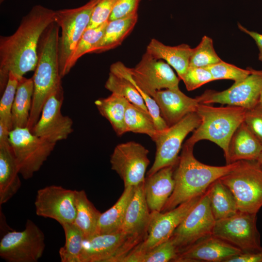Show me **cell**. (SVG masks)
I'll return each mask as SVG.
<instances>
[{"label": "cell", "instance_id": "obj_1", "mask_svg": "<svg viewBox=\"0 0 262 262\" xmlns=\"http://www.w3.org/2000/svg\"><path fill=\"white\" fill-rule=\"evenodd\" d=\"M55 11L41 5L33 6L24 16L12 34L0 37V92L3 93L12 72L21 78L34 71L41 36L54 21Z\"/></svg>", "mask_w": 262, "mask_h": 262}, {"label": "cell", "instance_id": "obj_2", "mask_svg": "<svg viewBox=\"0 0 262 262\" xmlns=\"http://www.w3.org/2000/svg\"><path fill=\"white\" fill-rule=\"evenodd\" d=\"M185 142L174 172L175 187L161 212L171 210L193 198L200 196L210 185L232 171L239 161L224 166L203 164L195 157L194 147Z\"/></svg>", "mask_w": 262, "mask_h": 262}, {"label": "cell", "instance_id": "obj_3", "mask_svg": "<svg viewBox=\"0 0 262 262\" xmlns=\"http://www.w3.org/2000/svg\"><path fill=\"white\" fill-rule=\"evenodd\" d=\"M60 30L59 25L52 22L44 31L38 43L37 60L32 77V107L27 126L31 131L39 120L48 98L62 84L59 58Z\"/></svg>", "mask_w": 262, "mask_h": 262}, {"label": "cell", "instance_id": "obj_4", "mask_svg": "<svg viewBox=\"0 0 262 262\" xmlns=\"http://www.w3.org/2000/svg\"><path fill=\"white\" fill-rule=\"evenodd\" d=\"M246 111L238 106L214 107L199 103L196 113L200 123L185 142L195 145L200 140L210 141L222 149L227 161L230 140L244 121Z\"/></svg>", "mask_w": 262, "mask_h": 262}, {"label": "cell", "instance_id": "obj_5", "mask_svg": "<svg viewBox=\"0 0 262 262\" xmlns=\"http://www.w3.org/2000/svg\"><path fill=\"white\" fill-rule=\"evenodd\" d=\"M230 190L238 211L257 213L262 207V170L256 161H240L220 178Z\"/></svg>", "mask_w": 262, "mask_h": 262}, {"label": "cell", "instance_id": "obj_6", "mask_svg": "<svg viewBox=\"0 0 262 262\" xmlns=\"http://www.w3.org/2000/svg\"><path fill=\"white\" fill-rule=\"evenodd\" d=\"M100 0H90L80 7L55 11L54 22L59 26L60 73L62 78L68 74L69 60L77 43L87 29L92 14Z\"/></svg>", "mask_w": 262, "mask_h": 262}, {"label": "cell", "instance_id": "obj_7", "mask_svg": "<svg viewBox=\"0 0 262 262\" xmlns=\"http://www.w3.org/2000/svg\"><path fill=\"white\" fill-rule=\"evenodd\" d=\"M201 196L193 198L163 213L150 212L145 238L125 256L126 262H138L142 254L168 240L176 229L198 202Z\"/></svg>", "mask_w": 262, "mask_h": 262}, {"label": "cell", "instance_id": "obj_8", "mask_svg": "<svg viewBox=\"0 0 262 262\" xmlns=\"http://www.w3.org/2000/svg\"><path fill=\"white\" fill-rule=\"evenodd\" d=\"M9 141L24 180L39 170L56 144L35 135L27 127L13 129Z\"/></svg>", "mask_w": 262, "mask_h": 262}, {"label": "cell", "instance_id": "obj_9", "mask_svg": "<svg viewBox=\"0 0 262 262\" xmlns=\"http://www.w3.org/2000/svg\"><path fill=\"white\" fill-rule=\"evenodd\" d=\"M45 237L30 219L22 231L6 232L0 241V257L8 262H37L45 248Z\"/></svg>", "mask_w": 262, "mask_h": 262}, {"label": "cell", "instance_id": "obj_10", "mask_svg": "<svg viewBox=\"0 0 262 262\" xmlns=\"http://www.w3.org/2000/svg\"><path fill=\"white\" fill-rule=\"evenodd\" d=\"M200 123L199 116L196 112H194L186 115L166 129L159 131L153 140L156 145L155 160L147 173V176L164 167L176 165L179 161V153L184 139Z\"/></svg>", "mask_w": 262, "mask_h": 262}, {"label": "cell", "instance_id": "obj_11", "mask_svg": "<svg viewBox=\"0 0 262 262\" xmlns=\"http://www.w3.org/2000/svg\"><path fill=\"white\" fill-rule=\"evenodd\" d=\"M257 219V213L238 211L229 217L216 220L212 235L242 252L259 249L262 246Z\"/></svg>", "mask_w": 262, "mask_h": 262}, {"label": "cell", "instance_id": "obj_12", "mask_svg": "<svg viewBox=\"0 0 262 262\" xmlns=\"http://www.w3.org/2000/svg\"><path fill=\"white\" fill-rule=\"evenodd\" d=\"M251 68V73L242 81L234 82L222 91L207 90L196 98L200 104L220 103L242 107L246 110L259 103L262 92V70Z\"/></svg>", "mask_w": 262, "mask_h": 262}, {"label": "cell", "instance_id": "obj_13", "mask_svg": "<svg viewBox=\"0 0 262 262\" xmlns=\"http://www.w3.org/2000/svg\"><path fill=\"white\" fill-rule=\"evenodd\" d=\"M148 149L133 141L117 145L110 158L112 170L123 180L124 187L136 186L145 181L149 165Z\"/></svg>", "mask_w": 262, "mask_h": 262}, {"label": "cell", "instance_id": "obj_14", "mask_svg": "<svg viewBox=\"0 0 262 262\" xmlns=\"http://www.w3.org/2000/svg\"><path fill=\"white\" fill-rule=\"evenodd\" d=\"M64 94L61 84L45 102L39 120L31 130L35 135L55 144L66 139L73 131L72 119L61 112Z\"/></svg>", "mask_w": 262, "mask_h": 262}, {"label": "cell", "instance_id": "obj_15", "mask_svg": "<svg viewBox=\"0 0 262 262\" xmlns=\"http://www.w3.org/2000/svg\"><path fill=\"white\" fill-rule=\"evenodd\" d=\"M215 222L205 192L176 229L170 238L179 252L196 242L212 235Z\"/></svg>", "mask_w": 262, "mask_h": 262}, {"label": "cell", "instance_id": "obj_16", "mask_svg": "<svg viewBox=\"0 0 262 262\" xmlns=\"http://www.w3.org/2000/svg\"><path fill=\"white\" fill-rule=\"evenodd\" d=\"M75 193L76 190L55 185L39 189L34 201L36 215L54 219L61 226L74 223L76 213Z\"/></svg>", "mask_w": 262, "mask_h": 262}, {"label": "cell", "instance_id": "obj_17", "mask_svg": "<svg viewBox=\"0 0 262 262\" xmlns=\"http://www.w3.org/2000/svg\"><path fill=\"white\" fill-rule=\"evenodd\" d=\"M136 84L149 96L163 89L178 88L180 79L170 66L146 52L138 64L129 68Z\"/></svg>", "mask_w": 262, "mask_h": 262}, {"label": "cell", "instance_id": "obj_18", "mask_svg": "<svg viewBox=\"0 0 262 262\" xmlns=\"http://www.w3.org/2000/svg\"><path fill=\"white\" fill-rule=\"evenodd\" d=\"M242 251L211 235L179 251L175 262H226Z\"/></svg>", "mask_w": 262, "mask_h": 262}, {"label": "cell", "instance_id": "obj_19", "mask_svg": "<svg viewBox=\"0 0 262 262\" xmlns=\"http://www.w3.org/2000/svg\"><path fill=\"white\" fill-rule=\"evenodd\" d=\"M128 238L120 230L84 238L80 262H111L120 254Z\"/></svg>", "mask_w": 262, "mask_h": 262}, {"label": "cell", "instance_id": "obj_20", "mask_svg": "<svg viewBox=\"0 0 262 262\" xmlns=\"http://www.w3.org/2000/svg\"><path fill=\"white\" fill-rule=\"evenodd\" d=\"M151 97L158 105L161 115L168 127L196 112L199 104L196 98L186 96L179 88L157 91Z\"/></svg>", "mask_w": 262, "mask_h": 262}, {"label": "cell", "instance_id": "obj_21", "mask_svg": "<svg viewBox=\"0 0 262 262\" xmlns=\"http://www.w3.org/2000/svg\"><path fill=\"white\" fill-rule=\"evenodd\" d=\"M144 182L134 186L120 229L129 238L146 237L147 235L150 211L145 197Z\"/></svg>", "mask_w": 262, "mask_h": 262}, {"label": "cell", "instance_id": "obj_22", "mask_svg": "<svg viewBox=\"0 0 262 262\" xmlns=\"http://www.w3.org/2000/svg\"><path fill=\"white\" fill-rule=\"evenodd\" d=\"M176 165L164 167L145 179L144 193L150 212H161L172 194Z\"/></svg>", "mask_w": 262, "mask_h": 262}, {"label": "cell", "instance_id": "obj_23", "mask_svg": "<svg viewBox=\"0 0 262 262\" xmlns=\"http://www.w3.org/2000/svg\"><path fill=\"white\" fill-rule=\"evenodd\" d=\"M18 164L9 140L0 141V205L7 202L21 187Z\"/></svg>", "mask_w": 262, "mask_h": 262}, {"label": "cell", "instance_id": "obj_24", "mask_svg": "<svg viewBox=\"0 0 262 262\" xmlns=\"http://www.w3.org/2000/svg\"><path fill=\"white\" fill-rule=\"evenodd\" d=\"M262 151V144L243 121L230 140L226 164L240 161H257Z\"/></svg>", "mask_w": 262, "mask_h": 262}, {"label": "cell", "instance_id": "obj_25", "mask_svg": "<svg viewBox=\"0 0 262 262\" xmlns=\"http://www.w3.org/2000/svg\"><path fill=\"white\" fill-rule=\"evenodd\" d=\"M192 51L193 49L187 44L169 46L155 38L150 40L146 49V52L154 58L165 60L176 70L181 80L189 67Z\"/></svg>", "mask_w": 262, "mask_h": 262}, {"label": "cell", "instance_id": "obj_26", "mask_svg": "<svg viewBox=\"0 0 262 262\" xmlns=\"http://www.w3.org/2000/svg\"><path fill=\"white\" fill-rule=\"evenodd\" d=\"M138 20V14L108 21L104 34L91 53H99L120 45L131 32Z\"/></svg>", "mask_w": 262, "mask_h": 262}, {"label": "cell", "instance_id": "obj_27", "mask_svg": "<svg viewBox=\"0 0 262 262\" xmlns=\"http://www.w3.org/2000/svg\"><path fill=\"white\" fill-rule=\"evenodd\" d=\"M33 95V78H19L12 110L13 129L27 127Z\"/></svg>", "mask_w": 262, "mask_h": 262}, {"label": "cell", "instance_id": "obj_28", "mask_svg": "<svg viewBox=\"0 0 262 262\" xmlns=\"http://www.w3.org/2000/svg\"><path fill=\"white\" fill-rule=\"evenodd\" d=\"M206 193L216 220L229 217L238 212L233 194L220 179L210 185Z\"/></svg>", "mask_w": 262, "mask_h": 262}, {"label": "cell", "instance_id": "obj_29", "mask_svg": "<svg viewBox=\"0 0 262 262\" xmlns=\"http://www.w3.org/2000/svg\"><path fill=\"white\" fill-rule=\"evenodd\" d=\"M134 190L133 186L124 187V190L116 203L99 218L96 234L111 233L120 231L126 209Z\"/></svg>", "mask_w": 262, "mask_h": 262}, {"label": "cell", "instance_id": "obj_30", "mask_svg": "<svg viewBox=\"0 0 262 262\" xmlns=\"http://www.w3.org/2000/svg\"><path fill=\"white\" fill-rule=\"evenodd\" d=\"M128 102L125 98L115 93L95 101L99 114L109 121L118 136L126 132L125 114Z\"/></svg>", "mask_w": 262, "mask_h": 262}, {"label": "cell", "instance_id": "obj_31", "mask_svg": "<svg viewBox=\"0 0 262 262\" xmlns=\"http://www.w3.org/2000/svg\"><path fill=\"white\" fill-rule=\"evenodd\" d=\"M76 213L74 224L82 231L84 238L96 234L101 213L89 200L84 190H76Z\"/></svg>", "mask_w": 262, "mask_h": 262}, {"label": "cell", "instance_id": "obj_32", "mask_svg": "<svg viewBox=\"0 0 262 262\" xmlns=\"http://www.w3.org/2000/svg\"><path fill=\"white\" fill-rule=\"evenodd\" d=\"M125 124L126 132L146 134L153 141L159 132L149 112L129 101L125 111Z\"/></svg>", "mask_w": 262, "mask_h": 262}, {"label": "cell", "instance_id": "obj_33", "mask_svg": "<svg viewBox=\"0 0 262 262\" xmlns=\"http://www.w3.org/2000/svg\"><path fill=\"white\" fill-rule=\"evenodd\" d=\"M62 226L65 235V244L59 251L61 262H80L84 235L74 223H66Z\"/></svg>", "mask_w": 262, "mask_h": 262}, {"label": "cell", "instance_id": "obj_34", "mask_svg": "<svg viewBox=\"0 0 262 262\" xmlns=\"http://www.w3.org/2000/svg\"><path fill=\"white\" fill-rule=\"evenodd\" d=\"M105 87L112 93L125 98L130 102L149 112L143 97L129 80L110 72Z\"/></svg>", "mask_w": 262, "mask_h": 262}, {"label": "cell", "instance_id": "obj_35", "mask_svg": "<svg viewBox=\"0 0 262 262\" xmlns=\"http://www.w3.org/2000/svg\"><path fill=\"white\" fill-rule=\"evenodd\" d=\"M110 72L115 75L120 76L130 81L136 87L143 97L147 109L152 116L156 129L159 131L164 130L168 128L165 121L162 117L158 105L154 99L146 94L135 83L130 72L129 68L121 62L113 64L110 69Z\"/></svg>", "mask_w": 262, "mask_h": 262}, {"label": "cell", "instance_id": "obj_36", "mask_svg": "<svg viewBox=\"0 0 262 262\" xmlns=\"http://www.w3.org/2000/svg\"><path fill=\"white\" fill-rule=\"evenodd\" d=\"M108 22V21L97 27L87 29L85 31L77 43L69 60L67 67L68 73L81 57L85 54L91 53L101 39Z\"/></svg>", "mask_w": 262, "mask_h": 262}, {"label": "cell", "instance_id": "obj_37", "mask_svg": "<svg viewBox=\"0 0 262 262\" xmlns=\"http://www.w3.org/2000/svg\"><path fill=\"white\" fill-rule=\"evenodd\" d=\"M221 61L214 50L212 39L205 35L199 44L193 49L189 66L206 67Z\"/></svg>", "mask_w": 262, "mask_h": 262}, {"label": "cell", "instance_id": "obj_38", "mask_svg": "<svg viewBox=\"0 0 262 262\" xmlns=\"http://www.w3.org/2000/svg\"><path fill=\"white\" fill-rule=\"evenodd\" d=\"M19 79L12 72H9L8 82L0 101V123L10 131L13 129L12 110Z\"/></svg>", "mask_w": 262, "mask_h": 262}, {"label": "cell", "instance_id": "obj_39", "mask_svg": "<svg viewBox=\"0 0 262 262\" xmlns=\"http://www.w3.org/2000/svg\"><path fill=\"white\" fill-rule=\"evenodd\" d=\"M211 73L214 81L231 80L237 82L246 78L251 73V68L238 67L223 61L206 67Z\"/></svg>", "mask_w": 262, "mask_h": 262}, {"label": "cell", "instance_id": "obj_40", "mask_svg": "<svg viewBox=\"0 0 262 262\" xmlns=\"http://www.w3.org/2000/svg\"><path fill=\"white\" fill-rule=\"evenodd\" d=\"M179 249L170 238L141 255L138 262H174Z\"/></svg>", "mask_w": 262, "mask_h": 262}, {"label": "cell", "instance_id": "obj_41", "mask_svg": "<svg viewBox=\"0 0 262 262\" xmlns=\"http://www.w3.org/2000/svg\"><path fill=\"white\" fill-rule=\"evenodd\" d=\"M182 81L187 90L192 91L214 80L206 67L189 66Z\"/></svg>", "mask_w": 262, "mask_h": 262}, {"label": "cell", "instance_id": "obj_42", "mask_svg": "<svg viewBox=\"0 0 262 262\" xmlns=\"http://www.w3.org/2000/svg\"><path fill=\"white\" fill-rule=\"evenodd\" d=\"M118 0H100L95 7L87 29L97 27L108 21Z\"/></svg>", "mask_w": 262, "mask_h": 262}, {"label": "cell", "instance_id": "obj_43", "mask_svg": "<svg viewBox=\"0 0 262 262\" xmlns=\"http://www.w3.org/2000/svg\"><path fill=\"white\" fill-rule=\"evenodd\" d=\"M244 123L262 144V105L258 104L246 110Z\"/></svg>", "mask_w": 262, "mask_h": 262}, {"label": "cell", "instance_id": "obj_44", "mask_svg": "<svg viewBox=\"0 0 262 262\" xmlns=\"http://www.w3.org/2000/svg\"><path fill=\"white\" fill-rule=\"evenodd\" d=\"M141 0H118L108 21L137 14Z\"/></svg>", "mask_w": 262, "mask_h": 262}, {"label": "cell", "instance_id": "obj_45", "mask_svg": "<svg viewBox=\"0 0 262 262\" xmlns=\"http://www.w3.org/2000/svg\"><path fill=\"white\" fill-rule=\"evenodd\" d=\"M226 262H262V246L254 251L242 252L231 257Z\"/></svg>", "mask_w": 262, "mask_h": 262}, {"label": "cell", "instance_id": "obj_46", "mask_svg": "<svg viewBox=\"0 0 262 262\" xmlns=\"http://www.w3.org/2000/svg\"><path fill=\"white\" fill-rule=\"evenodd\" d=\"M238 26L241 31L247 34L254 39L259 50V59L262 62V34L256 32L248 30L239 23H238Z\"/></svg>", "mask_w": 262, "mask_h": 262}, {"label": "cell", "instance_id": "obj_47", "mask_svg": "<svg viewBox=\"0 0 262 262\" xmlns=\"http://www.w3.org/2000/svg\"><path fill=\"white\" fill-rule=\"evenodd\" d=\"M259 166L262 170V151L258 159L256 161Z\"/></svg>", "mask_w": 262, "mask_h": 262}, {"label": "cell", "instance_id": "obj_48", "mask_svg": "<svg viewBox=\"0 0 262 262\" xmlns=\"http://www.w3.org/2000/svg\"><path fill=\"white\" fill-rule=\"evenodd\" d=\"M259 103L262 105V92L260 95Z\"/></svg>", "mask_w": 262, "mask_h": 262}, {"label": "cell", "instance_id": "obj_49", "mask_svg": "<svg viewBox=\"0 0 262 262\" xmlns=\"http://www.w3.org/2000/svg\"><path fill=\"white\" fill-rule=\"evenodd\" d=\"M4 0H0V2L1 3Z\"/></svg>", "mask_w": 262, "mask_h": 262}]
</instances>
